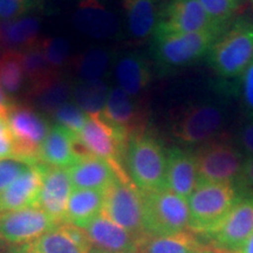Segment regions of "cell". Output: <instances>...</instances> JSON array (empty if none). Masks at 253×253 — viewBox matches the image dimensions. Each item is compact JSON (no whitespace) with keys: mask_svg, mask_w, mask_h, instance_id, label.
Masks as SVG:
<instances>
[{"mask_svg":"<svg viewBox=\"0 0 253 253\" xmlns=\"http://www.w3.org/2000/svg\"><path fill=\"white\" fill-rule=\"evenodd\" d=\"M246 191L238 183H198L188 199L190 231L213 235Z\"/></svg>","mask_w":253,"mask_h":253,"instance_id":"6da1fadb","label":"cell"},{"mask_svg":"<svg viewBox=\"0 0 253 253\" xmlns=\"http://www.w3.org/2000/svg\"><path fill=\"white\" fill-rule=\"evenodd\" d=\"M123 166L131 182L141 192L167 189V148L162 140L149 129L129 137Z\"/></svg>","mask_w":253,"mask_h":253,"instance_id":"7a4b0ae2","label":"cell"},{"mask_svg":"<svg viewBox=\"0 0 253 253\" xmlns=\"http://www.w3.org/2000/svg\"><path fill=\"white\" fill-rule=\"evenodd\" d=\"M253 59V21L238 18L230 21L214 41L208 61L224 79L242 77Z\"/></svg>","mask_w":253,"mask_h":253,"instance_id":"3957f363","label":"cell"},{"mask_svg":"<svg viewBox=\"0 0 253 253\" xmlns=\"http://www.w3.org/2000/svg\"><path fill=\"white\" fill-rule=\"evenodd\" d=\"M226 25L194 33H153L151 52L157 66L164 71L181 68L203 59Z\"/></svg>","mask_w":253,"mask_h":253,"instance_id":"277c9868","label":"cell"},{"mask_svg":"<svg viewBox=\"0 0 253 253\" xmlns=\"http://www.w3.org/2000/svg\"><path fill=\"white\" fill-rule=\"evenodd\" d=\"M6 120L13 140V158L30 166L39 163L41 144L52 126L45 114L26 102H13L6 113Z\"/></svg>","mask_w":253,"mask_h":253,"instance_id":"5b68a950","label":"cell"},{"mask_svg":"<svg viewBox=\"0 0 253 253\" xmlns=\"http://www.w3.org/2000/svg\"><path fill=\"white\" fill-rule=\"evenodd\" d=\"M147 236H171L189 227L188 198L168 189L142 192Z\"/></svg>","mask_w":253,"mask_h":253,"instance_id":"8992f818","label":"cell"},{"mask_svg":"<svg viewBox=\"0 0 253 253\" xmlns=\"http://www.w3.org/2000/svg\"><path fill=\"white\" fill-rule=\"evenodd\" d=\"M223 109L213 103H196L179 109L171 121V134L183 145H199L223 135Z\"/></svg>","mask_w":253,"mask_h":253,"instance_id":"52a82bcc","label":"cell"},{"mask_svg":"<svg viewBox=\"0 0 253 253\" xmlns=\"http://www.w3.org/2000/svg\"><path fill=\"white\" fill-rule=\"evenodd\" d=\"M194 151L199 183H238L244 154L225 136L199 145Z\"/></svg>","mask_w":253,"mask_h":253,"instance_id":"ba28073f","label":"cell"},{"mask_svg":"<svg viewBox=\"0 0 253 253\" xmlns=\"http://www.w3.org/2000/svg\"><path fill=\"white\" fill-rule=\"evenodd\" d=\"M103 214L138 238H147L144 230L143 196L130 178H116L104 191Z\"/></svg>","mask_w":253,"mask_h":253,"instance_id":"9c48e42d","label":"cell"},{"mask_svg":"<svg viewBox=\"0 0 253 253\" xmlns=\"http://www.w3.org/2000/svg\"><path fill=\"white\" fill-rule=\"evenodd\" d=\"M75 137L87 154L108 161L119 172L128 175L123 158L129 136L109 125L101 114L88 115L86 125Z\"/></svg>","mask_w":253,"mask_h":253,"instance_id":"30bf717a","label":"cell"},{"mask_svg":"<svg viewBox=\"0 0 253 253\" xmlns=\"http://www.w3.org/2000/svg\"><path fill=\"white\" fill-rule=\"evenodd\" d=\"M59 225L39 208L0 213V242L14 246L33 242Z\"/></svg>","mask_w":253,"mask_h":253,"instance_id":"8fae6325","label":"cell"},{"mask_svg":"<svg viewBox=\"0 0 253 253\" xmlns=\"http://www.w3.org/2000/svg\"><path fill=\"white\" fill-rule=\"evenodd\" d=\"M221 25L212 20L198 0H168L161 11L160 23L155 31L194 33Z\"/></svg>","mask_w":253,"mask_h":253,"instance_id":"7c38bea8","label":"cell"},{"mask_svg":"<svg viewBox=\"0 0 253 253\" xmlns=\"http://www.w3.org/2000/svg\"><path fill=\"white\" fill-rule=\"evenodd\" d=\"M253 236V191H246L219 229L210 236L213 248L238 252Z\"/></svg>","mask_w":253,"mask_h":253,"instance_id":"4fadbf2b","label":"cell"},{"mask_svg":"<svg viewBox=\"0 0 253 253\" xmlns=\"http://www.w3.org/2000/svg\"><path fill=\"white\" fill-rule=\"evenodd\" d=\"M101 116L114 128L130 137L131 135L147 130V110L141 106L140 100L126 93L120 87L110 88L108 100Z\"/></svg>","mask_w":253,"mask_h":253,"instance_id":"5bb4252c","label":"cell"},{"mask_svg":"<svg viewBox=\"0 0 253 253\" xmlns=\"http://www.w3.org/2000/svg\"><path fill=\"white\" fill-rule=\"evenodd\" d=\"M72 188L68 169L43 164L42 186L38 201V208L48 214L58 225L65 223Z\"/></svg>","mask_w":253,"mask_h":253,"instance_id":"9a60e30c","label":"cell"},{"mask_svg":"<svg viewBox=\"0 0 253 253\" xmlns=\"http://www.w3.org/2000/svg\"><path fill=\"white\" fill-rule=\"evenodd\" d=\"M73 23L84 36L96 40L114 39L121 30L118 15L100 0H82L73 15Z\"/></svg>","mask_w":253,"mask_h":253,"instance_id":"2e32d148","label":"cell"},{"mask_svg":"<svg viewBox=\"0 0 253 253\" xmlns=\"http://www.w3.org/2000/svg\"><path fill=\"white\" fill-rule=\"evenodd\" d=\"M82 229L87 232L91 245L110 253H138L144 240L114 223L103 212Z\"/></svg>","mask_w":253,"mask_h":253,"instance_id":"e0dca14e","label":"cell"},{"mask_svg":"<svg viewBox=\"0 0 253 253\" xmlns=\"http://www.w3.org/2000/svg\"><path fill=\"white\" fill-rule=\"evenodd\" d=\"M199 183L195 151L183 147L167 149L166 188L189 198Z\"/></svg>","mask_w":253,"mask_h":253,"instance_id":"ac0fdd59","label":"cell"},{"mask_svg":"<svg viewBox=\"0 0 253 253\" xmlns=\"http://www.w3.org/2000/svg\"><path fill=\"white\" fill-rule=\"evenodd\" d=\"M73 189L103 190L106 191L116 178H130L123 175L103 158L87 154L68 168Z\"/></svg>","mask_w":253,"mask_h":253,"instance_id":"d6986e66","label":"cell"},{"mask_svg":"<svg viewBox=\"0 0 253 253\" xmlns=\"http://www.w3.org/2000/svg\"><path fill=\"white\" fill-rule=\"evenodd\" d=\"M43 163L31 166L11 185L0 192V213L6 211L38 208L42 186Z\"/></svg>","mask_w":253,"mask_h":253,"instance_id":"ffe728a7","label":"cell"},{"mask_svg":"<svg viewBox=\"0 0 253 253\" xmlns=\"http://www.w3.org/2000/svg\"><path fill=\"white\" fill-rule=\"evenodd\" d=\"M113 67L118 87L135 99H138L149 86L151 81L150 62L141 53H123L115 59Z\"/></svg>","mask_w":253,"mask_h":253,"instance_id":"44dd1931","label":"cell"},{"mask_svg":"<svg viewBox=\"0 0 253 253\" xmlns=\"http://www.w3.org/2000/svg\"><path fill=\"white\" fill-rule=\"evenodd\" d=\"M84 155L78 149L75 135L59 125H52L42 142L39 161L48 167L68 169Z\"/></svg>","mask_w":253,"mask_h":253,"instance_id":"7402d4cb","label":"cell"},{"mask_svg":"<svg viewBox=\"0 0 253 253\" xmlns=\"http://www.w3.org/2000/svg\"><path fill=\"white\" fill-rule=\"evenodd\" d=\"M73 84L74 81L66 78L65 75H55L36 87L27 88L25 94L26 103L45 115H52L63 104L71 102Z\"/></svg>","mask_w":253,"mask_h":253,"instance_id":"603a6c76","label":"cell"},{"mask_svg":"<svg viewBox=\"0 0 253 253\" xmlns=\"http://www.w3.org/2000/svg\"><path fill=\"white\" fill-rule=\"evenodd\" d=\"M40 30L41 20L37 15L0 20V46L4 52H21L39 42Z\"/></svg>","mask_w":253,"mask_h":253,"instance_id":"cb8c5ba5","label":"cell"},{"mask_svg":"<svg viewBox=\"0 0 253 253\" xmlns=\"http://www.w3.org/2000/svg\"><path fill=\"white\" fill-rule=\"evenodd\" d=\"M126 28L136 40H144L156 30L160 23V0H123Z\"/></svg>","mask_w":253,"mask_h":253,"instance_id":"d4e9b609","label":"cell"},{"mask_svg":"<svg viewBox=\"0 0 253 253\" xmlns=\"http://www.w3.org/2000/svg\"><path fill=\"white\" fill-rule=\"evenodd\" d=\"M213 246L199 239L192 231H182L171 236L144 238L138 253H209Z\"/></svg>","mask_w":253,"mask_h":253,"instance_id":"484cf974","label":"cell"},{"mask_svg":"<svg viewBox=\"0 0 253 253\" xmlns=\"http://www.w3.org/2000/svg\"><path fill=\"white\" fill-rule=\"evenodd\" d=\"M106 194L103 190L74 189L69 197L65 223L84 227L103 212Z\"/></svg>","mask_w":253,"mask_h":253,"instance_id":"4316f807","label":"cell"},{"mask_svg":"<svg viewBox=\"0 0 253 253\" xmlns=\"http://www.w3.org/2000/svg\"><path fill=\"white\" fill-rule=\"evenodd\" d=\"M113 50L107 47H91L73 60L78 80H103L114 66Z\"/></svg>","mask_w":253,"mask_h":253,"instance_id":"83f0119b","label":"cell"},{"mask_svg":"<svg viewBox=\"0 0 253 253\" xmlns=\"http://www.w3.org/2000/svg\"><path fill=\"white\" fill-rule=\"evenodd\" d=\"M110 88L104 80H77L73 84L72 101L88 115L103 112Z\"/></svg>","mask_w":253,"mask_h":253,"instance_id":"f1b7e54d","label":"cell"},{"mask_svg":"<svg viewBox=\"0 0 253 253\" xmlns=\"http://www.w3.org/2000/svg\"><path fill=\"white\" fill-rule=\"evenodd\" d=\"M0 88L11 100L27 89L20 52L8 50L0 58Z\"/></svg>","mask_w":253,"mask_h":253,"instance_id":"f546056e","label":"cell"},{"mask_svg":"<svg viewBox=\"0 0 253 253\" xmlns=\"http://www.w3.org/2000/svg\"><path fill=\"white\" fill-rule=\"evenodd\" d=\"M12 253H86L55 227L33 242L17 246Z\"/></svg>","mask_w":253,"mask_h":253,"instance_id":"4dcf8cb0","label":"cell"},{"mask_svg":"<svg viewBox=\"0 0 253 253\" xmlns=\"http://www.w3.org/2000/svg\"><path fill=\"white\" fill-rule=\"evenodd\" d=\"M20 54L28 88L36 87L38 84L55 77V75L61 74V73L53 71L52 67L49 66L45 53L41 48L40 41L34 46L30 47V48L21 50Z\"/></svg>","mask_w":253,"mask_h":253,"instance_id":"1f68e13d","label":"cell"},{"mask_svg":"<svg viewBox=\"0 0 253 253\" xmlns=\"http://www.w3.org/2000/svg\"><path fill=\"white\" fill-rule=\"evenodd\" d=\"M40 45L53 71L61 73L71 60V45L68 40L62 37L47 38L40 40Z\"/></svg>","mask_w":253,"mask_h":253,"instance_id":"d6a6232c","label":"cell"},{"mask_svg":"<svg viewBox=\"0 0 253 253\" xmlns=\"http://www.w3.org/2000/svg\"><path fill=\"white\" fill-rule=\"evenodd\" d=\"M50 116L56 125L61 126L62 128L67 129L74 135H78L82 130L88 120V114L84 113L78 104L72 101L56 109Z\"/></svg>","mask_w":253,"mask_h":253,"instance_id":"836d02e7","label":"cell"},{"mask_svg":"<svg viewBox=\"0 0 253 253\" xmlns=\"http://www.w3.org/2000/svg\"><path fill=\"white\" fill-rule=\"evenodd\" d=\"M208 14L218 24H229L244 0H198Z\"/></svg>","mask_w":253,"mask_h":253,"instance_id":"e575fe53","label":"cell"},{"mask_svg":"<svg viewBox=\"0 0 253 253\" xmlns=\"http://www.w3.org/2000/svg\"><path fill=\"white\" fill-rule=\"evenodd\" d=\"M42 0H0V20H11L37 11Z\"/></svg>","mask_w":253,"mask_h":253,"instance_id":"d590c367","label":"cell"},{"mask_svg":"<svg viewBox=\"0 0 253 253\" xmlns=\"http://www.w3.org/2000/svg\"><path fill=\"white\" fill-rule=\"evenodd\" d=\"M30 167V164L15 158L0 160V192L11 185Z\"/></svg>","mask_w":253,"mask_h":253,"instance_id":"8d00e7d4","label":"cell"},{"mask_svg":"<svg viewBox=\"0 0 253 253\" xmlns=\"http://www.w3.org/2000/svg\"><path fill=\"white\" fill-rule=\"evenodd\" d=\"M58 227L62 233H65V235L78 246V248H80L82 251H84L86 253L89 252V250L93 245H91L89 237H88L84 229L71 223H63Z\"/></svg>","mask_w":253,"mask_h":253,"instance_id":"74e56055","label":"cell"},{"mask_svg":"<svg viewBox=\"0 0 253 253\" xmlns=\"http://www.w3.org/2000/svg\"><path fill=\"white\" fill-rule=\"evenodd\" d=\"M237 142L238 148L246 157H253V115L250 116L239 128Z\"/></svg>","mask_w":253,"mask_h":253,"instance_id":"f35d334b","label":"cell"},{"mask_svg":"<svg viewBox=\"0 0 253 253\" xmlns=\"http://www.w3.org/2000/svg\"><path fill=\"white\" fill-rule=\"evenodd\" d=\"M14 148L6 115L0 114V160L13 158Z\"/></svg>","mask_w":253,"mask_h":253,"instance_id":"ab89813d","label":"cell"},{"mask_svg":"<svg viewBox=\"0 0 253 253\" xmlns=\"http://www.w3.org/2000/svg\"><path fill=\"white\" fill-rule=\"evenodd\" d=\"M242 96L248 112L253 115V59L242 74Z\"/></svg>","mask_w":253,"mask_h":253,"instance_id":"60d3db41","label":"cell"},{"mask_svg":"<svg viewBox=\"0 0 253 253\" xmlns=\"http://www.w3.org/2000/svg\"><path fill=\"white\" fill-rule=\"evenodd\" d=\"M238 184L249 191H253V157H246L243 164Z\"/></svg>","mask_w":253,"mask_h":253,"instance_id":"b9f144b4","label":"cell"},{"mask_svg":"<svg viewBox=\"0 0 253 253\" xmlns=\"http://www.w3.org/2000/svg\"><path fill=\"white\" fill-rule=\"evenodd\" d=\"M14 101L9 99L7 95L4 93V90L0 88V114H4V115H6L8 108L11 107V104Z\"/></svg>","mask_w":253,"mask_h":253,"instance_id":"7bdbcfd3","label":"cell"},{"mask_svg":"<svg viewBox=\"0 0 253 253\" xmlns=\"http://www.w3.org/2000/svg\"><path fill=\"white\" fill-rule=\"evenodd\" d=\"M238 253H253V236L246 240V243L242 246Z\"/></svg>","mask_w":253,"mask_h":253,"instance_id":"ee69618b","label":"cell"},{"mask_svg":"<svg viewBox=\"0 0 253 253\" xmlns=\"http://www.w3.org/2000/svg\"><path fill=\"white\" fill-rule=\"evenodd\" d=\"M209 253H238V252H230V251H225V250H220V249L213 248Z\"/></svg>","mask_w":253,"mask_h":253,"instance_id":"f6af8a7d","label":"cell"},{"mask_svg":"<svg viewBox=\"0 0 253 253\" xmlns=\"http://www.w3.org/2000/svg\"><path fill=\"white\" fill-rule=\"evenodd\" d=\"M2 54H4V49H2V47L0 46V58H1Z\"/></svg>","mask_w":253,"mask_h":253,"instance_id":"bcb514c9","label":"cell"},{"mask_svg":"<svg viewBox=\"0 0 253 253\" xmlns=\"http://www.w3.org/2000/svg\"><path fill=\"white\" fill-rule=\"evenodd\" d=\"M251 1H252V4H253V0H251Z\"/></svg>","mask_w":253,"mask_h":253,"instance_id":"7dc6e473","label":"cell"}]
</instances>
